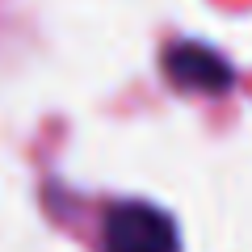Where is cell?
<instances>
[{
  "instance_id": "6da1fadb",
  "label": "cell",
  "mask_w": 252,
  "mask_h": 252,
  "mask_svg": "<svg viewBox=\"0 0 252 252\" xmlns=\"http://www.w3.org/2000/svg\"><path fill=\"white\" fill-rule=\"evenodd\" d=\"M93 240L97 252H181V227L168 210L156 202L114 198L105 206H93Z\"/></svg>"
}]
</instances>
